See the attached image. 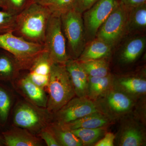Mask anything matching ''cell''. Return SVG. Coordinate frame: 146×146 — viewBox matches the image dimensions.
<instances>
[{
  "label": "cell",
  "instance_id": "13",
  "mask_svg": "<svg viewBox=\"0 0 146 146\" xmlns=\"http://www.w3.org/2000/svg\"><path fill=\"white\" fill-rule=\"evenodd\" d=\"M146 45V36L144 35H135L127 39L117 54L118 63L128 66L135 63L143 52Z\"/></svg>",
  "mask_w": 146,
  "mask_h": 146
},
{
  "label": "cell",
  "instance_id": "26",
  "mask_svg": "<svg viewBox=\"0 0 146 146\" xmlns=\"http://www.w3.org/2000/svg\"><path fill=\"white\" fill-rule=\"evenodd\" d=\"M75 0H37L40 4L46 7L52 15L60 16L74 8Z\"/></svg>",
  "mask_w": 146,
  "mask_h": 146
},
{
  "label": "cell",
  "instance_id": "19",
  "mask_svg": "<svg viewBox=\"0 0 146 146\" xmlns=\"http://www.w3.org/2000/svg\"><path fill=\"white\" fill-rule=\"evenodd\" d=\"M113 122L98 111L93 112L80 119L63 124L70 130L78 128L95 129L107 127Z\"/></svg>",
  "mask_w": 146,
  "mask_h": 146
},
{
  "label": "cell",
  "instance_id": "28",
  "mask_svg": "<svg viewBox=\"0 0 146 146\" xmlns=\"http://www.w3.org/2000/svg\"><path fill=\"white\" fill-rule=\"evenodd\" d=\"M11 104L10 95L5 89L0 85V122L3 123L8 119Z\"/></svg>",
  "mask_w": 146,
  "mask_h": 146
},
{
  "label": "cell",
  "instance_id": "10",
  "mask_svg": "<svg viewBox=\"0 0 146 146\" xmlns=\"http://www.w3.org/2000/svg\"><path fill=\"white\" fill-rule=\"evenodd\" d=\"M97 111L94 102L87 97H74L54 113L55 122L65 124Z\"/></svg>",
  "mask_w": 146,
  "mask_h": 146
},
{
  "label": "cell",
  "instance_id": "32",
  "mask_svg": "<svg viewBox=\"0 0 146 146\" xmlns=\"http://www.w3.org/2000/svg\"><path fill=\"white\" fill-rule=\"evenodd\" d=\"M115 135L113 133L106 132L104 136L95 144V146H113L115 145Z\"/></svg>",
  "mask_w": 146,
  "mask_h": 146
},
{
  "label": "cell",
  "instance_id": "11",
  "mask_svg": "<svg viewBox=\"0 0 146 146\" xmlns=\"http://www.w3.org/2000/svg\"><path fill=\"white\" fill-rule=\"evenodd\" d=\"M112 86L138 102L146 96L145 75L138 74L119 76L114 75Z\"/></svg>",
  "mask_w": 146,
  "mask_h": 146
},
{
  "label": "cell",
  "instance_id": "2",
  "mask_svg": "<svg viewBox=\"0 0 146 146\" xmlns=\"http://www.w3.org/2000/svg\"><path fill=\"white\" fill-rule=\"evenodd\" d=\"M47 108L55 113L76 96L70 77L65 65L53 63L47 85Z\"/></svg>",
  "mask_w": 146,
  "mask_h": 146
},
{
  "label": "cell",
  "instance_id": "7",
  "mask_svg": "<svg viewBox=\"0 0 146 146\" xmlns=\"http://www.w3.org/2000/svg\"><path fill=\"white\" fill-rule=\"evenodd\" d=\"M44 46L54 63L65 65L70 59L60 16L51 15L47 25Z\"/></svg>",
  "mask_w": 146,
  "mask_h": 146
},
{
  "label": "cell",
  "instance_id": "5",
  "mask_svg": "<svg viewBox=\"0 0 146 146\" xmlns=\"http://www.w3.org/2000/svg\"><path fill=\"white\" fill-rule=\"evenodd\" d=\"M82 13L74 9L60 16L63 33L67 42V50L71 59H77L86 44Z\"/></svg>",
  "mask_w": 146,
  "mask_h": 146
},
{
  "label": "cell",
  "instance_id": "29",
  "mask_svg": "<svg viewBox=\"0 0 146 146\" xmlns=\"http://www.w3.org/2000/svg\"><path fill=\"white\" fill-rule=\"evenodd\" d=\"M35 0H5L7 11L17 15Z\"/></svg>",
  "mask_w": 146,
  "mask_h": 146
},
{
  "label": "cell",
  "instance_id": "8",
  "mask_svg": "<svg viewBox=\"0 0 146 146\" xmlns=\"http://www.w3.org/2000/svg\"><path fill=\"white\" fill-rule=\"evenodd\" d=\"M115 142L119 146H143L146 144L145 128L140 117L132 112L119 121Z\"/></svg>",
  "mask_w": 146,
  "mask_h": 146
},
{
  "label": "cell",
  "instance_id": "14",
  "mask_svg": "<svg viewBox=\"0 0 146 146\" xmlns=\"http://www.w3.org/2000/svg\"><path fill=\"white\" fill-rule=\"evenodd\" d=\"M53 63L45 50L36 58L29 69V72L27 76L33 82L44 89L48 83Z\"/></svg>",
  "mask_w": 146,
  "mask_h": 146
},
{
  "label": "cell",
  "instance_id": "21",
  "mask_svg": "<svg viewBox=\"0 0 146 146\" xmlns=\"http://www.w3.org/2000/svg\"><path fill=\"white\" fill-rule=\"evenodd\" d=\"M113 78L114 75L111 73L103 77L88 76L86 97L93 101H95L112 87Z\"/></svg>",
  "mask_w": 146,
  "mask_h": 146
},
{
  "label": "cell",
  "instance_id": "22",
  "mask_svg": "<svg viewBox=\"0 0 146 146\" xmlns=\"http://www.w3.org/2000/svg\"><path fill=\"white\" fill-rule=\"evenodd\" d=\"M60 146H82L81 141L70 129L61 124L55 122L48 127Z\"/></svg>",
  "mask_w": 146,
  "mask_h": 146
},
{
  "label": "cell",
  "instance_id": "31",
  "mask_svg": "<svg viewBox=\"0 0 146 146\" xmlns=\"http://www.w3.org/2000/svg\"><path fill=\"white\" fill-rule=\"evenodd\" d=\"M41 138L45 141L48 146H60L51 131L47 127L42 129L39 134Z\"/></svg>",
  "mask_w": 146,
  "mask_h": 146
},
{
  "label": "cell",
  "instance_id": "6",
  "mask_svg": "<svg viewBox=\"0 0 146 146\" xmlns=\"http://www.w3.org/2000/svg\"><path fill=\"white\" fill-rule=\"evenodd\" d=\"M128 7L117 3L97 32L96 37L102 39L112 48L121 41L127 32Z\"/></svg>",
  "mask_w": 146,
  "mask_h": 146
},
{
  "label": "cell",
  "instance_id": "9",
  "mask_svg": "<svg viewBox=\"0 0 146 146\" xmlns=\"http://www.w3.org/2000/svg\"><path fill=\"white\" fill-rule=\"evenodd\" d=\"M117 3V0H99L82 13L86 44L96 38L99 29Z\"/></svg>",
  "mask_w": 146,
  "mask_h": 146
},
{
  "label": "cell",
  "instance_id": "24",
  "mask_svg": "<svg viewBox=\"0 0 146 146\" xmlns=\"http://www.w3.org/2000/svg\"><path fill=\"white\" fill-rule=\"evenodd\" d=\"M106 128H78L71 131L81 141L83 146H94L107 132Z\"/></svg>",
  "mask_w": 146,
  "mask_h": 146
},
{
  "label": "cell",
  "instance_id": "35",
  "mask_svg": "<svg viewBox=\"0 0 146 146\" xmlns=\"http://www.w3.org/2000/svg\"><path fill=\"white\" fill-rule=\"evenodd\" d=\"M1 141H0V145H1Z\"/></svg>",
  "mask_w": 146,
  "mask_h": 146
},
{
  "label": "cell",
  "instance_id": "3",
  "mask_svg": "<svg viewBox=\"0 0 146 146\" xmlns=\"http://www.w3.org/2000/svg\"><path fill=\"white\" fill-rule=\"evenodd\" d=\"M0 49L11 54L21 70H28L45 50L44 45L29 42L13 32L0 34Z\"/></svg>",
  "mask_w": 146,
  "mask_h": 146
},
{
  "label": "cell",
  "instance_id": "20",
  "mask_svg": "<svg viewBox=\"0 0 146 146\" xmlns=\"http://www.w3.org/2000/svg\"><path fill=\"white\" fill-rule=\"evenodd\" d=\"M20 86L24 94L35 105L47 108L48 97L44 89L33 82L27 76L21 80Z\"/></svg>",
  "mask_w": 146,
  "mask_h": 146
},
{
  "label": "cell",
  "instance_id": "30",
  "mask_svg": "<svg viewBox=\"0 0 146 146\" xmlns=\"http://www.w3.org/2000/svg\"><path fill=\"white\" fill-rule=\"evenodd\" d=\"M99 1V0H75L74 9L82 14Z\"/></svg>",
  "mask_w": 146,
  "mask_h": 146
},
{
  "label": "cell",
  "instance_id": "12",
  "mask_svg": "<svg viewBox=\"0 0 146 146\" xmlns=\"http://www.w3.org/2000/svg\"><path fill=\"white\" fill-rule=\"evenodd\" d=\"M13 119L16 126L31 131L40 130L46 123L44 115L26 103H22L17 106Z\"/></svg>",
  "mask_w": 146,
  "mask_h": 146
},
{
  "label": "cell",
  "instance_id": "23",
  "mask_svg": "<svg viewBox=\"0 0 146 146\" xmlns=\"http://www.w3.org/2000/svg\"><path fill=\"white\" fill-rule=\"evenodd\" d=\"M21 70L11 54L3 50L0 52V80L11 79Z\"/></svg>",
  "mask_w": 146,
  "mask_h": 146
},
{
  "label": "cell",
  "instance_id": "4",
  "mask_svg": "<svg viewBox=\"0 0 146 146\" xmlns=\"http://www.w3.org/2000/svg\"><path fill=\"white\" fill-rule=\"evenodd\" d=\"M94 102L98 111L114 123L133 112L138 102L112 86Z\"/></svg>",
  "mask_w": 146,
  "mask_h": 146
},
{
  "label": "cell",
  "instance_id": "1",
  "mask_svg": "<svg viewBox=\"0 0 146 146\" xmlns=\"http://www.w3.org/2000/svg\"><path fill=\"white\" fill-rule=\"evenodd\" d=\"M49 10L34 1L16 15L13 33L29 42L44 45Z\"/></svg>",
  "mask_w": 146,
  "mask_h": 146
},
{
  "label": "cell",
  "instance_id": "25",
  "mask_svg": "<svg viewBox=\"0 0 146 146\" xmlns=\"http://www.w3.org/2000/svg\"><path fill=\"white\" fill-rule=\"evenodd\" d=\"M80 62L89 76L103 77L110 74L107 59H101Z\"/></svg>",
  "mask_w": 146,
  "mask_h": 146
},
{
  "label": "cell",
  "instance_id": "17",
  "mask_svg": "<svg viewBox=\"0 0 146 146\" xmlns=\"http://www.w3.org/2000/svg\"><path fill=\"white\" fill-rule=\"evenodd\" d=\"M4 143L7 146L41 145L39 139L24 129L15 128L3 132Z\"/></svg>",
  "mask_w": 146,
  "mask_h": 146
},
{
  "label": "cell",
  "instance_id": "16",
  "mask_svg": "<svg viewBox=\"0 0 146 146\" xmlns=\"http://www.w3.org/2000/svg\"><path fill=\"white\" fill-rule=\"evenodd\" d=\"M113 48L99 38L96 37L86 43L83 51L78 58L80 62L101 59H108L110 57Z\"/></svg>",
  "mask_w": 146,
  "mask_h": 146
},
{
  "label": "cell",
  "instance_id": "15",
  "mask_svg": "<svg viewBox=\"0 0 146 146\" xmlns=\"http://www.w3.org/2000/svg\"><path fill=\"white\" fill-rule=\"evenodd\" d=\"M65 66L70 77L76 96L86 97L88 76L81 63L76 59L70 58Z\"/></svg>",
  "mask_w": 146,
  "mask_h": 146
},
{
  "label": "cell",
  "instance_id": "18",
  "mask_svg": "<svg viewBox=\"0 0 146 146\" xmlns=\"http://www.w3.org/2000/svg\"><path fill=\"white\" fill-rule=\"evenodd\" d=\"M146 29V3L128 7L127 20V34L138 35Z\"/></svg>",
  "mask_w": 146,
  "mask_h": 146
},
{
  "label": "cell",
  "instance_id": "27",
  "mask_svg": "<svg viewBox=\"0 0 146 146\" xmlns=\"http://www.w3.org/2000/svg\"><path fill=\"white\" fill-rule=\"evenodd\" d=\"M16 15L9 11H0V34L13 32Z\"/></svg>",
  "mask_w": 146,
  "mask_h": 146
},
{
  "label": "cell",
  "instance_id": "33",
  "mask_svg": "<svg viewBox=\"0 0 146 146\" xmlns=\"http://www.w3.org/2000/svg\"><path fill=\"white\" fill-rule=\"evenodd\" d=\"M127 7H131L145 3L146 0H117Z\"/></svg>",
  "mask_w": 146,
  "mask_h": 146
},
{
  "label": "cell",
  "instance_id": "34",
  "mask_svg": "<svg viewBox=\"0 0 146 146\" xmlns=\"http://www.w3.org/2000/svg\"><path fill=\"white\" fill-rule=\"evenodd\" d=\"M0 8L2 9L3 10L7 11L6 5L5 0H0Z\"/></svg>",
  "mask_w": 146,
  "mask_h": 146
}]
</instances>
